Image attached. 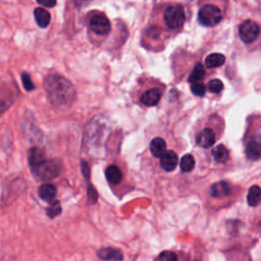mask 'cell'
<instances>
[{
  "label": "cell",
  "mask_w": 261,
  "mask_h": 261,
  "mask_svg": "<svg viewBox=\"0 0 261 261\" xmlns=\"http://www.w3.org/2000/svg\"><path fill=\"white\" fill-rule=\"evenodd\" d=\"M248 204L252 207H256L261 203V188L258 186H252L247 196Z\"/></svg>",
  "instance_id": "cell-20"
},
{
  "label": "cell",
  "mask_w": 261,
  "mask_h": 261,
  "mask_svg": "<svg viewBox=\"0 0 261 261\" xmlns=\"http://www.w3.org/2000/svg\"><path fill=\"white\" fill-rule=\"evenodd\" d=\"M223 89V84L220 80L218 79H214V80H211L209 83H208V91L213 93V94H218L222 91Z\"/></svg>",
  "instance_id": "cell-26"
},
{
  "label": "cell",
  "mask_w": 261,
  "mask_h": 261,
  "mask_svg": "<svg viewBox=\"0 0 261 261\" xmlns=\"http://www.w3.org/2000/svg\"><path fill=\"white\" fill-rule=\"evenodd\" d=\"M212 156L217 162H225L228 159V150L223 145H218L212 150Z\"/></svg>",
  "instance_id": "cell-22"
},
{
  "label": "cell",
  "mask_w": 261,
  "mask_h": 261,
  "mask_svg": "<svg viewBox=\"0 0 261 261\" xmlns=\"http://www.w3.org/2000/svg\"><path fill=\"white\" fill-rule=\"evenodd\" d=\"M36 1L45 7H53L56 4V0H36Z\"/></svg>",
  "instance_id": "cell-30"
},
{
  "label": "cell",
  "mask_w": 261,
  "mask_h": 261,
  "mask_svg": "<svg viewBox=\"0 0 261 261\" xmlns=\"http://www.w3.org/2000/svg\"><path fill=\"white\" fill-rule=\"evenodd\" d=\"M163 18L169 29L180 30L186 21V13L181 6L171 5L165 9Z\"/></svg>",
  "instance_id": "cell-4"
},
{
  "label": "cell",
  "mask_w": 261,
  "mask_h": 261,
  "mask_svg": "<svg viewBox=\"0 0 261 261\" xmlns=\"http://www.w3.org/2000/svg\"><path fill=\"white\" fill-rule=\"evenodd\" d=\"M89 27L96 35L104 36L110 32V22L103 13L94 14L89 21Z\"/></svg>",
  "instance_id": "cell-6"
},
{
  "label": "cell",
  "mask_w": 261,
  "mask_h": 261,
  "mask_svg": "<svg viewBox=\"0 0 261 261\" xmlns=\"http://www.w3.org/2000/svg\"><path fill=\"white\" fill-rule=\"evenodd\" d=\"M246 156L250 160L261 159V140L258 138H253L246 146Z\"/></svg>",
  "instance_id": "cell-9"
},
{
  "label": "cell",
  "mask_w": 261,
  "mask_h": 261,
  "mask_svg": "<svg viewBox=\"0 0 261 261\" xmlns=\"http://www.w3.org/2000/svg\"><path fill=\"white\" fill-rule=\"evenodd\" d=\"M56 192H57V190H56V187L54 185L44 184L39 188L38 194H39V196L42 200L47 201V202H51L55 199Z\"/></svg>",
  "instance_id": "cell-14"
},
{
  "label": "cell",
  "mask_w": 261,
  "mask_h": 261,
  "mask_svg": "<svg viewBox=\"0 0 261 261\" xmlns=\"http://www.w3.org/2000/svg\"><path fill=\"white\" fill-rule=\"evenodd\" d=\"M205 76V69H204V66L201 62H198L196 63V65L194 66V69L192 70L191 74L189 75V79L188 81L192 84L194 83H198L200 82L203 77Z\"/></svg>",
  "instance_id": "cell-21"
},
{
  "label": "cell",
  "mask_w": 261,
  "mask_h": 261,
  "mask_svg": "<svg viewBox=\"0 0 261 261\" xmlns=\"http://www.w3.org/2000/svg\"><path fill=\"white\" fill-rule=\"evenodd\" d=\"M180 169L184 172H189L195 167V159L191 154H186L180 158L179 161Z\"/></svg>",
  "instance_id": "cell-23"
},
{
  "label": "cell",
  "mask_w": 261,
  "mask_h": 261,
  "mask_svg": "<svg viewBox=\"0 0 261 261\" xmlns=\"http://www.w3.org/2000/svg\"><path fill=\"white\" fill-rule=\"evenodd\" d=\"M158 261H177V256L171 251H164L159 255Z\"/></svg>",
  "instance_id": "cell-29"
},
{
  "label": "cell",
  "mask_w": 261,
  "mask_h": 261,
  "mask_svg": "<svg viewBox=\"0 0 261 261\" xmlns=\"http://www.w3.org/2000/svg\"><path fill=\"white\" fill-rule=\"evenodd\" d=\"M216 137L214 132L211 128H204L199 132L196 136V143L202 148H210L214 145Z\"/></svg>",
  "instance_id": "cell-8"
},
{
  "label": "cell",
  "mask_w": 261,
  "mask_h": 261,
  "mask_svg": "<svg viewBox=\"0 0 261 261\" xmlns=\"http://www.w3.org/2000/svg\"><path fill=\"white\" fill-rule=\"evenodd\" d=\"M82 172L87 181V194H88V203L90 205L95 204L98 200V193L96 189L90 181V167L86 161H82Z\"/></svg>",
  "instance_id": "cell-7"
},
{
  "label": "cell",
  "mask_w": 261,
  "mask_h": 261,
  "mask_svg": "<svg viewBox=\"0 0 261 261\" xmlns=\"http://www.w3.org/2000/svg\"><path fill=\"white\" fill-rule=\"evenodd\" d=\"M150 151L154 157H161L166 151L165 141L161 138H155L150 143Z\"/></svg>",
  "instance_id": "cell-17"
},
{
  "label": "cell",
  "mask_w": 261,
  "mask_h": 261,
  "mask_svg": "<svg viewBox=\"0 0 261 261\" xmlns=\"http://www.w3.org/2000/svg\"><path fill=\"white\" fill-rule=\"evenodd\" d=\"M160 165L165 171H172L177 165V155L171 150L165 151L160 157Z\"/></svg>",
  "instance_id": "cell-12"
},
{
  "label": "cell",
  "mask_w": 261,
  "mask_h": 261,
  "mask_svg": "<svg viewBox=\"0 0 261 261\" xmlns=\"http://www.w3.org/2000/svg\"><path fill=\"white\" fill-rule=\"evenodd\" d=\"M211 196L215 198L225 197L230 193V187L226 181H218L211 186Z\"/></svg>",
  "instance_id": "cell-16"
},
{
  "label": "cell",
  "mask_w": 261,
  "mask_h": 261,
  "mask_svg": "<svg viewBox=\"0 0 261 261\" xmlns=\"http://www.w3.org/2000/svg\"><path fill=\"white\" fill-rule=\"evenodd\" d=\"M61 205L59 203L58 200H53L50 202L48 208H47V215L50 217V218H54L56 216H58L60 213H61Z\"/></svg>",
  "instance_id": "cell-24"
},
{
  "label": "cell",
  "mask_w": 261,
  "mask_h": 261,
  "mask_svg": "<svg viewBox=\"0 0 261 261\" xmlns=\"http://www.w3.org/2000/svg\"><path fill=\"white\" fill-rule=\"evenodd\" d=\"M34 15L36 22L40 28L48 27L51 19V15L47 10H45L44 8H36L34 11Z\"/></svg>",
  "instance_id": "cell-18"
},
{
  "label": "cell",
  "mask_w": 261,
  "mask_h": 261,
  "mask_svg": "<svg viewBox=\"0 0 261 261\" xmlns=\"http://www.w3.org/2000/svg\"><path fill=\"white\" fill-rule=\"evenodd\" d=\"M225 61V56L221 53H211L205 59V65L207 68H215L222 65Z\"/></svg>",
  "instance_id": "cell-19"
},
{
  "label": "cell",
  "mask_w": 261,
  "mask_h": 261,
  "mask_svg": "<svg viewBox=\"0 0 261 261\" xmlns=\"http://www.w3.org/2000/svg\"><path fill=\"white\" fill-rule=\"evenodd\" d=\"M260 34L259 24L251 19L244 20L239 27V36L245 44L254 42Z\"/></svg>",
  "instance_id": "cell-5"
},
{
  "label": "cell",
  "mask_w": 261,
  "mask_h": 261,
  "mask_svg": "<svg viewBox=\"0 0 261 261\" xmlns=\"http://www.w3.org/2000/svg\"><path fill=\"white\" fill-rule=\"evenodd\" d=\"M21 82H22V85L24 87V89L27 91H33L35 89V86H34V83L32 81V77L29 73L27 72H22L21 74Z\"/></svg>",
  "instance_id": "cell-28"
},
{
  "label": "cell",
  "mask_w": 261,
  "mask_h": 261,
  "mask_svg": "<svg viewBox=\"0 0 261 261\" xmlns=\"http://www.w3.org/2000/svg\"><path fill=\"white\" fill-rule=\"evenodd\" d=\"M222 17V11L214 4H206L198 12V20L204 27H214L221 21Z\"/></svg>",
  "instance_id": "cell-2"
},
{
  "label": "cell",
  "mask_w": 261,
  "mask_h": 261,
  "mask_svg": "<svg viewBox=\"0 0 261 261\" xmlns=\"http://www.w3.org/2000/svg\"><path fill=\"white\" fill-rule=\"evenodd\" d=\"M161 98V91L159 89H150L141 96V102L146 106L156 105Z\"/></svg>",
  "instance_id": "cell-13"
},
{
  "label": "cell",
  "mask_w": 261,
  "mask_h": 261,
  "mask_svg": "<svg viewBox=\"0 0 261 261\" xmlns=\"http://www.w3.org/2000/svg\"><path fill=\"white\" fill-rule=\"evenodd\" d=\"M191 91L194 95L198 96V97H203L205 95L206 92V87L204 86V84L198 82V83H194L191 86Z\"/></svg>",
  "instance_id": "cell-27"
},
{
  "label": "cell",
  "mask_w": 261,
  "mask_h": 261,
  "mask_svg": "<svg viewBox=\"0 0 261 261\" xmlns=\"http://www.w3.org/2000/svg\"><path fill=\"white\" fill-rule=\"evenodd\" d=\"M92 0H74V3L77 7H82L84 5H87L89 2H91Z\"/></svg>",
  "instance_id": "cell-31"
},
{
  "label": "cell",
  "mask_w": 261,
  "mask_h": 261,
  "mask_svg": "<svg viewBox=\"0 0 261 261\" xmlns=\"http://www.w3.org/2000/svg\"><path fill=\"white\" fill-rule=\"evenodd\" d=\"M46 154L45 152L38 148L34 147L31 148L29 151V164L32 170H34L36 167H38L41 163H43L46 160Z\"/></svg>",
  "instance_id": "cell-11"
},
{
  "label": "cell",
  "mask_w": 261,
  "mask_h": 261,
  "mask_svg": "<svg viewBox=\"0 0 261 261\" xmlns=\"http://www.w3.org/2000/svg\"><path fill=\"white\" fill-rule=\"evenodd\" d=\"M44 86L49 101L57 108L69 107L75 98V90L72 84L59 74L46 76Z\"/></svg>",
  "instance_id": "cell-1"
},
{
  "label": "cell",
  "mask_w": 261,
  "mask_h": 261,
  "mask_svg": "<svg viewBox=\"0 0 261 261\" xmlns=\"http://www.w3.org/2000/svg\"><path fill=\"white\" fill-rule=\"evenodd\" d=\"M36 176L43 180H50L59 175L61 171V161L58 159H46L38 167L32 170Z\"/></svg>",
  "instance_id": "cell-3"
},
{
  "label": "cell",
  "mask_w": 261,
  "mask_h": 261,
  "mask_svg": "<svg viewBox=\"0 0 261 261\" xmlns=\"http://www.w3.org/2000/svg\"><path fill=\"white\" fill-rule=\"evenodd\" d=\"M98 257L104 261H122L123 260V254L121 253V251L111 247L100 249L98 251Z\"/></svg>",
  "instance_id": "cell-10"
},
{
  "label": "cell",
  "mask_w": 261,
  "mask_h": 261,
  "mask_svg": "<svg viewBox=\"0 0 261 261\" xmlns=\"http://www.w3.org/2000/svg\"><path fill=\"white\" fill-rule=\"evenodd\" d=\"M12 103V99H11V94L8 93L6 94L5 92L0 93V114L5 111L10 104Z\"/></svg>",
  "instance_id": "cell-25"
},
{
  "label": "cell",
  "mask_w": 261,
  "mask_h": 261,
  "mask_svg": "<svg viewBox=\"0 0 261 261\" xmlns=\"http://www.w3.org/2000/svg\"><path fill=\"white\" fill-rule=\"evenodd\" d=\"M105 176L109 184L118 185L122 179V172L116 165H110L105 170Z\"/></svg>",
  "instance_id": "cell-15"
}]
</instances>
